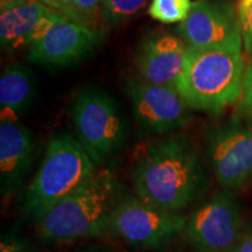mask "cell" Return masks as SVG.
I'll return each instance as SVG.
<instances>
[{
	"label": "cell",
	"instance_id": "12",
	"mask_svg": "<svg viewBox=\"0 0 252 252\" xmlns=\"http://www.w3.org/2000/svg\"><path fill=\"white\" fill-rule=\"evenodd\" d=\"M63 15L39 0H13L0 12V45L13 54L31 48Z\"/></svg>",
	"mask_w": 252,
	"mask_h": 252
},
{
	"label": "cell",
	"instance_id": "24",
	"mask_svg": "<svg viewBox=\"0 0 252 252\" xmlns=\"http://www.w3.org/2000/svg\"><path fill=\"white\" fill-rule=\"evenodd\" d=\"M11 1H13V0H1V7H2V6L7 5L8 2H11Z\"/></svg>",
	"mask_w": 252,
	"mask_h": 252
},
{
	"label": "cell",
	"instance_id": "1",
	"mask_svg": "<svg viewBox=\"0 0 252 252\" xmlns=\"http://www.w3.org/2000/svg\"><path fill=\"white\" fill-rule=\"evenodd\" d=\"M135 196L151 206L179 213L207 187L196 145L187 135L169 134L150 144L132 171Z\"/></svg>",
	"mask_w": 252,
	"mask_h": 252
},
{
	"label": "cell",
	"instance_id": "16",
	"mask_svg": "<svg viewBox=\"0 0 252 252\" xmlns=\"http://www.w3.org/2000/svg\"><path fill=\"white\" fill-rule=\"evenodd\" d=\"M193 4L191 0H151L149 14L161 24H181L190 13Z\"/></svg>",
	"mask_w": 252,
	"mask_h": 252
},
{
	"label": "cell",
	"instance_id": "18",
	"mask_svg": "<svg viewBox=\"0 0 252 252\" xmlns=\"http://www.w3.org/2000/svg\"><path fill=\"white\" fill-rule=\"evenodd\" d=\"M104 0H70L59 13L75 23L89 26L90 18L100 11Z\"/></svg>",
	"mask_w": 252,
	"mask_h": 252
},
{
	"label": "cell",
	"instance_id": "3",
	"mask_svg": "<svg viewBox=\"0 0 252 252\" xmlns=\"http://www.w3.org/2000/svg\"><path fill=\"white\" fill-rule=\"evenodd\" d=\"M117 182L108 169H100L80 188L35 217L41 238L71 242L108 234V220L116 203Z\"/></svg>",
	"mask_w": 252,
	"mask_h": 252
},
{
	"label": "cell",
	"instance_id": "6",
	"mask_svg": "<svg viewBox=\"0 0 252 252\" xmlns=\"http://www.w3.org/2000/svg\"><path fill=\"white\" fill-rule=\"evenodd\" d=\"M187 217L144 202L138 196L116 201L108 220V232L143 250H162L184 232Z\"/></svg>",
	"mask_w": 252,
	"mask_h": 252
},
{
	"label": "cell",
	"instance_id": "15",
	"mask_svg": "<svg viewBox=\"0 0 252 252\" xmlns=\"http://www.w3.org/2000/svg\"><path fill=\"white\" fill-rule=\"evenodd\" d=\"M33 72L21 63L4 68L0 76V109L1 119H17L33 103L35 96Z\"/></svg>",
	"mask_w": 252,
	"mask_h": 252
},
{
	"label": "cell",
	"instance_id": "20",
	"mask_svg": "<svg viewBox=\"0 0 252 252\" xmlns=\"http://www.w3.org/2000/svg\"><path fill=\"white\" fill-rule=\"evenodd\" d=\"M0 252H33L28 242L17 232L9 231L1 236Z\"/></svg>",
	"mask_w": 252,
	"mask_h": 252
},
{
	"label": "cell",
	"instance_id": "9",
	"mask_svg": "<svg viewBox=\"0 0 252 252\" xmlns=\"http://www.w3.org/2000/svg\"><path fill=\"white\" fill-rule=\"evenodd\" d=\"M207 156L224 190L242 188L252 179V125L232 122L208 138Z\"/></svg>",
	"mask_w": 252,
	"mask_h": 252
},
{
	"label": "cell",
	"instance_id": "17",
	"mask_svg": "<svg viewBox=\"0 0 252 252\" xmlns=\"http://www.w3.org/2000/svg\"><path fill=\"white\" fill-rule=\"evenodd\" d=\"M149 0H104L99 14L106 23L118 25L138 14Z\"/></svg>",
	"mask_w": 252,
	"mask_h": 252
},
{
	"label": "cell",
	"instance_id": "11",
	"mask_svg": "<svg viewBox=\"0 0 252 252\" xmlns=\"http://www.w3.org/2000/svg\"><path fill=\"white\" fill-rule=\"evenodd\" d=\"M187 47L206 48L242 37L236 9L222 0H196L187 19L176 26Z\"/></svg>",
	"mask_w": 252,
	"mask_h": 252
},
{
	"label": "cell",
	"instance_id": "8",
	"mask_svg": "<svg viewBox=\"0 0 252 252\" xmlns=\"http://www.w3.org/2000/svg\"><path fill=\"white\" fill-rule=\"evenodd\" d=\"M126 93L134 118L151 133H169L184 127L190 121V108L174 86L130 80L126 84Z\"/></svg>",
	"mask_w": 252,
	"mask_h": 252
},
{
	"label": "cell",
	"instance_id": "2",
	"mask_svg": "<svg viewBox=\"0 0 252 252\" xmlns=\"http://www.w3.org/2000/svg\"><path fill=\"white\" fill-rule=\"evenodd\" d=\"M243 50L242 37L206 48L188 47L174 88L189 108L216 113L242 98Z\"/></svg>",
	"mask_w": 252,
	"mask_h": 252
},
{
	"label": "cell",
	"instance_id": "23",
	"mask_svg": "<svg viewBox=\"0 0 252 252\" xmlns=\"http://www.w3.org/2000/svg\"><path fill=\"white\" fill-rule=\"evenodd\" d=\"M39 1L43 2V4L49 6V7L55 9L56 12H59L60 9H61L63 6L67 5L70 0H39Z\"/></svg>",
	"mask_w": 252,
	"mask_h": 252
},
{
	"label": "cell",
	"instance_id": "4",
	"mask_svg": "<svg viewBox=\"0 0 252 252\" xmlns=\"http://www.w3.org/2000/svg\"><path fill=\"white\" fill-rule=\"evenodd\" d=\"M96 165L76 138L68 133L53 135L39 171L23 198V210L35 219L96 173Z\"/></svg>",
	"mask_w": 252,
	"mask_h": 252
},
{
	"label": "cell",
	"instance_id": "10",
	"mask_svg": "<svg viewBox=\"0 0 252 252\" xmlns=\"http://www.w3.org/2000/svg\"><path fill=\"white\" fill-rule=\"evenodd\" d=\"M104 37V32L75 23L63 15L31 47L27 59L49 69L69 67L94 52Z\"/></svg>",
	"mask_w": 252,
	"mask_h": 252
},
{
	"label": "cell",
	"instance_id": "7",
	"mask_svg": "<svg viewBox=\"0 0 252 252\" xmlns=\"http://www.w3.org/2000/svg\"><path fill=\"white\" fill-rule=\"evenodd\" d=\"M244 229L237 200L224 190L194 210L182 234L195 252H229Z\"/></svg>",
	"mask_w": 252,
	"mask_h": 252
},
{
	"label": "cell",
	"instance_id": "14",
	"mask_svg": "<svg viewBox=\"0 0 252 252\" xmlns=\"http://www.w3.org/2000/svg\"><path fill=\"white\" fill-rule=\"evenodd\" d=\"M33 137L18 119L0 123V188L8 197L20 188L33 160Z\"/></svg>",
	"mask_w": 252,
	"mask_h": 252
},
{
	"label": "cell",
	"instance_id": "5",
	"mask_svg": "<svg viewBox=\"0 0 252 252\" xmlns=\"http://www.w3.org/2000/svg\"><path fill=\"white\" fill-rule=\"evenodd\" d=\"M76 139L96 166L124 146L127 124L118 103L100 89L81 91L71 105Z\"/></svg>",
	"mask_w": 252,
	"mask_h": 252
},
{
	"label": "cell",
	"instance_id": "19",
	"mask_svg": "<svg viewBox=\"0 0 252 252\" xmlns=\"http://www.w3.org/2000/svg\"><path fill=\"white\" fill-rule=\"evenodd\" d=\"M236 13L243 41V49L247 54H252V0H238Z\"/></svg>",
	"mask_w": 252,
	"mask_h": 252
},
{
	"label": "cell",
	"instance_id": "21",
	"mask_svg": "<svg viewBox=\"0 0 252 252\" xmlns=\"http://www.w3.org/2000/svg\"><path fill=\"white\" fill-rule=\"evenodd\" d=\"M241 99L242 106H243L245 113H247L252 123V59L249 62L247 69H245L243 94H242Z\"/></svg>",
	"mask_w": 252,
	"mask_h": 252
},
{
	"label": "cell",
	"instance_id": "13",
	"mask_svg": "<svg viewBox=\"0 0 252 252\" xmlns=\"http://www.w3.org/2000/svg\"><path fill=\"white\" fill-rule=\"evenodd\" d=\"M187 45L179 35L154 32L138 47L137 69L141 80L161 86H174L182 71Z\"/></svg>",
	"mask_w": 252,
	"mask_h": 252
},
{
	"label": "cell",
	"instance_id": "22",
	"mask_svg": "<svg viewBox=\"0 0 252 252\" xmlns=\"http://www.w3.org/2000/svg\"><path fill=\"white\" fill-rule=\"evenodd\" d=\"M229 252H252V226H245L237 243Z\"/></svg>",
	"mask_w": 252,
	"mask_h": 252
}]
</instances>
